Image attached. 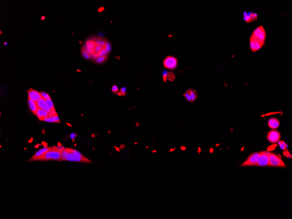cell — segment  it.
Masks as SVG:
<instances>
[{"mask_svg": "<svg viewBox=\"0 0 292 219\" xmlns=\"http://www.w3.org/2000/svg\"><path fill=\"white\" fill-rule=\"evenodd\" d=\"M266 37L265 29L262 25L254 29L250 39V46L252 52L259 51L263 47L265 42Z\"/></svg>", "mask_w": 292, "mask_h": 219, "instance_id": "1", "label": "cell"}, {"mask_svg": "<svg viewBox=\"0 0 292 219\" xmlns=\"http://www.w3.org/2000/svg\"><path fill=\"white\" fill-rule=\"evenodd\" d=\"M67 150L68 152V154L66 160L80 163H92L91 160L87 158L78 151L71 148H67Z\"/></svg>", "mask_w": 292, "mask_h": 219, "instance_id": "2", "label": "cell"}, {"mask_svg": "<svg viewBox=\"0 0 292 219\" xmlns=\"http://www.w3.org/2000/svg\"><path fill=\"white\" fill-rule=\"evenodd\" d=\"M63 148L64 147L59 148L53 147L52 149L47 151L40 160L47 161L49 160H57L59 161Z\"/></svg>", "mask_w": 292, "mask_h": 219, "instance_id": "3", "label": "cell"}, {"mask_svg": "<svg viewBox=\"0 0 292 219\" xmlns=\"http://www.w3.org/2000/svg\"><path fill=\"white\" fill-rule=\"evenodd\" d=\"M268 166L279 167H286V165L280 157L276 154L270 153L269 154Z\"/></svg>", "mask_w": 292, "mask_h": 219, "instance_id": "4", "label": "cell"}, {"mask_svg": "<svg viewBox=\"0 0 292 219\" xmlns=\"http://www.w3.org/2000/svg\"><path fill=\"white\" fill-rule=\"evenodd\" d=\"M260 152L254 153L247 157V159L241 165L242 166H256L259 156Z\"/></svg>", "mask_w": 292, "mask_h": 219, "instance_id": "5", "label": "cell"}, {"mask_svg": "<svg viewBox=\"0 0 292 219\" xmlns=\"http://www.w3.org/2000/svg\"><path fill=\"white\" fill-rule=\"evenodd\" d=\"M163 64L165 67L173 70L178 66V60L174 56H167L164 59Z\"/></svg>", "mask_w": 292, "mask_h": 219, "instance_id": "6", "label": "cell"}, {"mask_svg": "<svg viewBox=\"0 0 292 219\" xmlns=\"http://www.w3.org/2000/svg\"><path fill=\"white\" fill-rule=\"evenodd\" d=\"M269 152L266 151H262L260 152V155L256 166H266L269 165Z\"/></svg>", "mask_w": 292, "mask_h": 219, "instance_id": "7", "label": "cell"}, {"mask_svg": "<svg viewBox=\"0 0 292 219\" xmlns=\"http://www.w3.org/2000/svg\"><path fill=\"white\" fill-rule=\"evenodd\" d=\"M198 96V93L193 88L188 89L185 92L184 97L187 101L192 102L196 100Z\"/></svg>", "mask_w": 292, "mask_h": 219, "instance_id": "8", "label": "cell"}, {"mask_svg": "<svg viewBox=\"0 0 292 219\" xmlns=\"http://www.w3.org/2000/svg\"><path fill=\"white\" fill-rule=\"evenodd\" d=\"M53 147H44L39 150V151H37L34 155L30 158L28 161H33L35 160H40L42 158L44 154L47 152L52 149Z\"/></svg>", "mask_w": 292, "mask_h": 219, "instance_id": "9", "label": "cell"}, {"mask_svg": "<svg viewBox=\"0 0 292 219\" xmlns=\"http://www.w3.org/2000/svg\"><path fill=\"white\" fill-rule=\"evenodd\" d=\"M268 141L271 143H276L279 141L280 134L277 130H271L268 132L267 136Z\"/></svg>", "mask_w": 292, "mask_h": 219, "instance_id": "10", "label": "cell"}, {"mask_svg": "<svg viewBox=\"0 0 292 219\" xmlns=\"http://www.w3.org/2000/svg\"><path fill=\"white\" fill-rule=\"evenodd\" d=\"M96 45L95 40H88L83 48L86 53L88 54H92L95 53Z\"/></svg>", "mask_w": 292, "mask_h": 219, "instance_id": "11", "label": "cell"}, {"mask_svg": "<svg viewBox=\"0 0 292 219\" xmlns=\"http://www.w3.org/2000/svg\"><path fill=\"white\" fill-rule=\"evenodd\" d=\"M27 93L28 94V98L36 102H38L39 100L42 98L40 92L32 88L29 89L27 91Z\"/></svg>", "mask_w": 292, "mask_h": 219, "instance_id": "12", "label": "cell"}, {"mask_svg": "<svg viewBox=\"0 0 292 219\" xmlns=\"http://www.w3.org/2000/svg\"><path fill=\"white\" fill-rule=\"evenodd\" d=\"M46 100L43 98H40L38 102H37V104L39 108L44 110L48 113H50L52 115L54 116H58V114L56 112H54L50 110L46 105Z\"/></svg>", "mask_w": 292, "mask_h": 219, "instance_id": "13", "label": "cell"}, {"mask_svg": "<svg viewBox=\"0 0 292 219\" xmlns=\"http://www.w3.org/2000/svg\"><path fill=\"white\" fill-rule=\"evenodd\" d=\"M50 113H48L44 110L41 109L39 108L37 110L36 114V116H37L39 120L43 121V120L46 118L48 117L50 115Z\"/></svg>", "mask_w": 292, "mask_h": 219, "instance_id": "14", "label": "cell"}, {"mask_svg": "<svg viewBox=\"0 0 292 219\" xmlns=\"http://www.w3.org/2000/svg\"><path fill=\"white\" fill-rule=\"evenodd\" d=\"M28 102L31 112L36 115V112L39 108V107L37 105V102L31 100L29 98H28Z\"/></svg>", "mask_w": 292, "mask_h": 219, "instance_id": "15", "label": "cell"}, {"mask_svg": "<svg viewBox=\"0 0 292 219\" xmlns=\"http://www.w3.org/2000/svg\"><path fill=\"white\" fill-rule=\"evenodd\" d=\"M280 123L277 118H270L268 121V126L272 129H275L279 127Z\"/></svg>", "mask_w": 292, "mask_h": 219, "instance_id": "16", "label": "cell"}, {"mask_svg": "<svg viewBox=\"0 0 292 219\" xmlns=\"http://www.w3.org/2000/svg\"><path fill=\"white\" fill-rule=\"evenodd\" d=\"M44 121L50 122H54V123H60V118L58 116H54L50 113V115L48 117L43 120Z\"/></svg>", "mask_w": 292, "mask_h": 219, "instance_id": "17", "label": "cell"}, {"mask_svg": "<svg viewBox=\"0 0 292 219\" xmlns=\"http://www.w3.org/2000/svg\"><path fill=\"white\" fill-rule=\"evenodd\" d=\"M95 41L96 44L101 46L103 47H105V45L107 40L104 39H101L100 37H98L96 40H95Z\"/></svg>", "mask_w": 292, "mask_h": 219, "instance_id": "18", "label": "cell"}, {"mask_svg": "<svg viewBox=\"0 0 292 219\" xmlns=\"http://www.w3.org/2000/svg\"><path fill=\"white\" fill-rule=\"evenodd\" d=\"M243 16H244L243 19H244V21L246 22H247V23H250V22L252 21V19H251L250 15V12L247 13V12H245L244 13Z\"/></svg>", "mask_w": 292, "mask_h": 219, "instance_id": "19", "label": "cell"}, {"mask_svg": "<svg viewBox=\"0 0 292 219\" xmlns=\"http://www.w3.org/2000/svg\"><path fill=\"white\" fill-rule=\"evenodd\" d=\"M46 105H47V106L48 107V108L51 110L52 111H54V112H56L55 108L54 106V104L53 101H52L51 99H49L46 100Z\"/></svg>", "mask_w": 292, "mask_h": 219, "instance_id": "20", "label": "cell"}, {"mask_svg": "<svg viewBox=\"0 0 292 219\" xmlns=\"http://www.w3.org/2000/svg\"><path fill=\"white\" fill-rule=\"evenodd\" d=\"M175 78V74L172 72H168L167 74V80L173 82Z\"/></svg>", "mask_w": 292, "mask_h": 219, "instance_id": "21", "label": "cell"}, {"mask_svg": "<svg viewBox=\"0 0 292 219\" xmlns=\"http://www.w3.org/2000/svg\"><path fill=\"white\" fill-rule=\"evenodd\" d=\"M107 56H99L98 58L96 59L95 61L97 63L101 64L104 63L107 60Z\"/></svg>", "mask_w": 292, "mask_h": 219, "instance_id": "22", "label": "cell"}, {"mask_svg": "<svg viewBox=\"0 0 292 219\" xmlns=\"http://www.w3.org/2000/svg\"><path fill=\"white\" fill-rule=\"evenodd\" d=\"M98 54L99 56H107L108 54V53L105 50V48L104 47L102 49V50L100 52L98 53Z\"/></svg>", "mask_w": 292, "mask_h": 219, "instance_id": "23", "label": "cell"}, {"mask_svg": "<svg viewBox=\"0 0 292 219\" xmlns=\"http://www.w3.org/2000/svg\"><path fill=\"white\" fill-rule=\"evenodd\" d=\"M40 94H41L42 98H44L46 100L51 99L50 97V95H48V94L46 93V92H40Z\"/></svg>", "mask_w": 292, "mask_h": 219, "instance_id": "24", "label": "cell"}, {"mask_svg": "<svg viewBox=\"0 0 292 219\" xmlns=\"http://www.w3.org/2000/svg\"><path fill=\"white\" fill-rule=\"evenodd\" d=\"M105 48L106 51L108 53H109L111 51V46L110 43L108 41H107L106 42L105 45Z\"/></svg>", "mask_w": 292, "mask_h": 219, "instance_id": "25", "label": "cell"}, {"mask_svg": "<svg viewBox=\"0 0 292 219\" xmlns=\"http://www.w3.org/2000/svg\"><path fill=\"white\" fill-rule=\"evenodd\" d=\"M250 15L252 19V21H256L258 19V14L254 12H250Z\"/></svg>", "mask_w": 292, "mask_h": 219, "instance_id": "26", "label": "cell"}, {"mask_svg": "<svg viewBox=\"0 0 292 219\" xmlns=\"http://www.w3.org/2000/svg\"><path fill=\"white\" fill-rule=\"evenodd\" d=\"M81 54H82V56H83L84 58H85L86 59H89L90 58L89 54H88V53H87L85 52V51H84V50H83V47L81 48Z\"/></svg>", "mask_w": 292, "mask_h": 219, "instance_id": "27", "label": "cell"}, {"mask_svg": "<svg viewBox=\"0 0 292 219\" xmlns=\"http://www.w3.org/2000/svg\"><path fill=\"white\" fill-rule=\"evenodd\" d=\"M104 47H103V46H101L96 45V47H95V53H98L100 52L102 50V49Z\"/></svg>", "mask_w": 292, "mask_h": 219, "instance_id": "28", "label": "cell"}, {"mask_svg": "<svg viewBox=\"0 0 292 219\" xmlns=\"http://www.w3.org/2000/svg\"><path fill=\"white\" fill-rule=\"evenodd\" d=\"M112 91L113 93H115L116 94H118V92H119V89H118V87L116 85H113L112 87Z\"/></svg>", "mask_w": 292, "mask_h": 219, "instance_id": "29", "label": "cell"}, {"mask_svg": "<svg viewBox=\"0 0 292 219\" xmlns=\"http://www.w3.org/2000/svg\"><path fill=\"white\" fill-rule=\"evenodd\" d=\"M119 92L121 93L122 96H125L126 95V94H127V92H126V88H124V87H123V88H121V89L119 91Z\"/></svg>", "mask_w": 292, "mask_h": 219, "instance_id": "30", "label": "cell"}, {"mask_svg": "<svg viewBox=\"0 0 292 219\" xmlns=\"http://www.w3.org/2000/svg\"><path fill=\"white\" fill-rule=\"evenodd\" d=\"M168 72L166 71H164L163 72V80L164 82H166L167 81V74Z\"/></svg>", "mask_w": 292, "mask_h": 219, "instance_id": "31", "label": "cell"}, {"mask_svg": "<svg viewBox=\"0 0 292 219\" xmlns=\"http://www.w3.org/2000/svg\"><path fill=\"white\" fill-rule=\"evenodd\" d=\"M125 147H126V146H125V145H124V144H121V145L120 146L119 148H120V150H122V149H124L125 148Z\"/></svg>", "mask_w": 292, "mask_h": 219, "instance_id": "32", "label": "cell"}, {"mask_svg": "<svg viewBox=\"0 0 292 219\" xmlns=\"http://www.w3.org/2000/svg\"><path fill=\"white\" fill-rule=\"evenodd\" d=\"M175 149H176V147H175L174 148H171L170 149V150L169 151V152L170 153V152H174V151H175Z\"/></svg>", "mask_w": 292, "mask_h": 219, "instance_id": "33", "label": "cell"}, {"mask_svg": "<svg viewBox=\"0 0 292 219\" xmlns=\"http://www.w3.org/2000/svg\"><path fill=\"white\" fill-rule=\"evenodd\" d=\"M180 149L182 151H185V150L186 149V147L184 146H182L181 147H180Z\"/></svg>", "mask_w": 292, "mask_h": 219, "instance_id": "34", "label": "cell"}, {"mask_svg": "<svg viewBox=\"0 0 292 219\" xmlns=\"http://www.w3.org/2000/svg\"><path fill=\"white\" fill-rule=\"evenodd\" d=\"M114 147H115V148L116 149V151H117V152H119L120 151V148H119V147H117L116 146H114Z\"/></svg>", "mask_w": 292, "mask_h": 219, "instance_id": "35", "label": "cell"}, {"mask_svg": "<svg viewBox=\"0 0 292 219\" xmlns=\"http://www.w3.org/2000/svg\"><path fill=\"white\" fill-rule=\"evenodd\" d=\"M135 126H137V127H139V126H140V123H139V122H137V123H136L135 124Z\"/></svg>", "mask_w": 292, "mask_h": 219, "instance_id": "36", "label": "cell"}, {"mask_svg": "<svg viewBox=\"0 0 292 219\" xmlns=\"http://www.w3.org/2000/svg\"><path fill=\"white\" fill-rule=\"evenodd\" d=\"M45 18H45V16H42V17H41V20H44V19H45Z\"/></svg>", "mask_w": 292, "mask_h": 219, "instance_id": "37", "label": "cell"}, {"mask_svg": "<svg viewBox=\"0 0 292 219\" xmlns=\"http://www.w3.org/2000/svg\"><path fill=\"white\" fill-rule=\"evenodd\" d=\"M157 151L156 150H153V151H152V153H155L157 152Z\"/></svg>", "mask_w": 292, "mask_h": 219, "instance_id": "38", "label": "cell"}, {"mask_svg": "<svg viewBox=\"0 0 292 219\" xmlns=\"http://www.w3.org/2000/svg\"><path fill=\"white\" fill-rule=\"evenodd\" d=\"M108 134H110V133H111V130H108Z\"/></svg>", "mask_w": 292, "mask_h": 219, "instance_id": "39", "label": "cell"}, {"mask_svg": "<svg viewBox=\"0 0 292 219\" xmlns=\"http://www.w3.org/2000/svg\"><path fill=\"white\" fill-rule=\"evenodd\" d=\"M210 152H211V153H212V152H213V149H212V148H211V149H210Z\"/></svg>", "mask_w": 292, "mask_h": 219, "instance_id": "40", "label": "cell"}, {"mask_svg": "<svg viewBox=\"0 0 292 219\" xmlns=\"http://www.w3.org/2000/svg\"><path fill=\"white\" fill-rule=\"evenodd\" d=\"M138 144V143H134V145H137Z\"/></svg>", "mask_w": 292, "mask_h": 219, "instance_id": "41", "label": "cell"}, {"mask_svg": "<svg viewBox=\"0 0 292 219\" xmlns=\"http://www.w3.org/2000/svg\"><path fill=\"white\" fill-rule=\"evenodd\" d=\"M7 44H8V43H7V42H4V45H7Z\"/></svg>", "mask_w": 292, "mask_h": 219, "instance_id": "42", "label": "cell"}, {"mask_svg": "<svg viewBox=\"0 0 292 219\" xmlns=\"http://www.w3.org/2000/svg\"><path fill=\"white\" fill-rule=\"evenodd\" d=\"M149 146H146V149H148V148H149Z\"/></svg>", "mask_w": 292, "mask_h": 219, "instance_id": "43", "label": "cell"}]
</instances>
